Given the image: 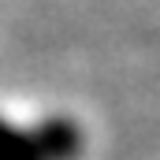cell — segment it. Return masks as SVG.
Returning a JSON list of instances; mask_svg holds the SVG:
<instances>
[{
	"label": "cell",
	"instance_id": "cell-1",
	"mask_svg": "<svg viewBox=\"0 0 160 160\" xmlns=\"http://www.w3.org/2000/svg\"><path fill=\"white\" fill-rule=\"evenodd\" d=\"M75 149L71 127H41L38 134H19L15 127L0 123V160H48Z\"/></svg>",
	"mask_w": 160,
	"mask_h": 160
}]
</instances>
